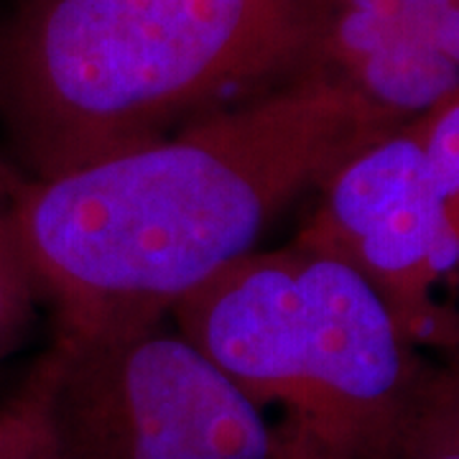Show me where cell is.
<instances>
[{
    "mask_svg": "<svg viewBox=\"0 0 459 459\" xmlns=\"http://www.w3.org/2000/svg\"><path fill=\"white\" fill-rule=\"evenodd\" d=\"M398 128L314 66L148 146L18 179L11 222L59 327L169 314Z\"/></svg>",
    "mask_w": 459,
    "mask_h": 459,
    "instance_id": "6da1fadb",
    "label": "cell"
},
{
    "mask_svg": "<svg viewBox=\"0 0 459 459\" xmlns=\"http://www.w3.org/2000/svg\"><path fill=\"white\" fill-rule=\"evenodd\" d=\"M325 0H21L0 128L41 181L161 141L314 69Z\"/></svg>",
    "mask_w": 459,
    "mask_h": 459,
    "instance_id": "7a4b0ae2",
    "label": "cell"
},
{
    "mask_svg": "<svg viewBox=\"0 0 459 459\" xmlns=\"http://www.w3.org/2000/svg\"><path fill=\"white\" fill-rule=\"evenodd\" d=\"M169 316L294 459H394L429 355L352 265L296 238L258 247Z\"/></svg>",
    "mask_w": 459,
    "mask_h": 459,
    "instance_id": "3957f363",
    "label": "cell"
},
{
    "mask_svg": "<svg viewBox=\"0 0 459 459\" xmlns=\"http://www.w3.org/2000/svg\"><path fill=\"white\" fill-rule=\"evenodd\" d=\"M39 368L66 459H294L271 416L169 314L59 327Z\"/></svg>",
    "mask_w": 459,
    "mask_h": 459,
    "instance_id": "277c9868",
    "label": "cell"
},
{
    "mask_svg": "<svg viewBox=\"0 0 459 459\" xmlns=\"http://www.w3.org/2000/svg\"><path fill=\"white\" fill-rule=\"evenodd\" d=\"M296 240L352 265L421 350L459 347V316L437 299L459 243L424 166V115L347 159L316 192Z\"/></svg>",
    "mask_w": 459,
    "mask_h": 459,
    "instance_id": "5b68a950",
    "label": "cell"
},
{
    "mask_svg": "<svg viewBox=\"0 0 459 459\" xmlns=\"http://www.w3.org/2000/svg\"><path fill=\"white\" fill-rule=\"evenodd\" d=\"M314 66L409 126L459 95V0H325Z\"/></svg>",
    "mask_w": 459,
    "mask_h": 459,
    "instance_id": "8992f818",
    "label": "cell"
},
{
    "mask_svg": "<svg viewBox=\"0 0 459 459\" xmlns=\"http://www.w3.org/2000/svg\"><path fill=\"white\" fill-rule=\"evenodd\" d=\"M394 459H459V347L429 358Z\"/></svg>",
    "mask_w": 459,
    "mask_h": 459,
    "instance_id": "52a82bcc",
    "label": "cell"
},
{
    "mask_svg": "<svg viewBox=\"0 0 459 459\" xmlns=\"http://www.w3.org/2000/svg\"><path fill=\"white\" fill-rule=\"evenodd\" d=\"M8 207L11 202L0 204V360L11 358L29 337L36 304L41 301Z\"/></svg>",
    "mask_w": 459,
    "mask_h": 459,
    "instance_id": "ba28073f",
    "label": "cell"
},
{
    "mask_svg": "<svg viewBox=\"0 0 459 459\" xmlns=\"http://www.w3.org/2000/svg\"><path fill=\"white\" fill-rule=\"evenodd\" d=\"M0 459H66L51 429L39 365L16 395L0 406Z\"/></svg>",
    "mask_w": 459,
    "mask_h": 459,
    "instance_id": "9c48e42d",
    "label": "cell"
},
{
    "mask_svg": "<svg viewBox=\"0 0 459 459\" xmlns=\"http://www.w3.org/2000/svg\"><path fill=\"white\" fill-rule=\"evenodd\" d=\"M424 166L439 210L459 243V95L424 115Z\"/></svg>",
    "mask_w": 459,
    "mask_h": 459,
    "instance_id": "30bf717a",
    "label": "cell"
},
{
    "mask_svg": "<svg viewBox=\"0 0 459 459\" xmlns=\"http://www.w3.org/2000/svg\"><path fill=\"white\" fill-rule=\"evenodd\" d=\"M16 184L18 179H13V177H11V171H8V166H3V161H0V204L11 202Z\"/></svg>",
    "mask_w": 459,
    "mask_h": 459,
    "instance_id": "8fae6325",
    "label": "cell"
}]
</instances>
